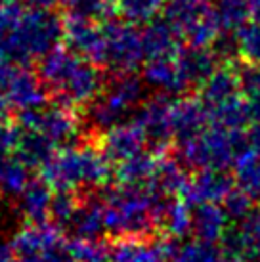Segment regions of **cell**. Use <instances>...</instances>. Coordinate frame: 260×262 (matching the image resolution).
<instances>
[{
  "mask_svg": "<svg viewBox=\"0 0 260 262\" xmlns=\"http://www.w3.org/2000/svg\"><path fill=\"white\" fill-rule=\"evenodd\" d=\"M166 195L151 186H124L107 188L100 193L105 230L115 237L123 235H151L159 228V212Z\"/></svg>",
  "mask_w": 260,
  "mask_h": 262,
  "instance_id": "6da1fadb",
  "label": "cell"
},
{
  "mask_svg": "<svg viewBox=\"0 0 260 262\" xmlns=\"http://www.w3.org/2000/svg\"><path fill=\"white\" fill-rule=\"evenodd\" d=\"M63 23L54 10H23L19 21L0 35V54L17 66H29L59 46Z\"/></svg>",
  "mask_w": 260,
  "mask_h": 262,
  "instance_id": "7a4b0ae2",
  "label": "cell"
},
{
  "mask_svg": "<svg viewBox=\"0 0 260 262\" xmlns=\"http://www.w3.org/2000/svg\"><path fill=\"white\" fill-rule=\"evenodd\" d=\"M111 161L96 146H65L42 168V178L54 189L100 188L109 180Z\"/></svg>",
  "mask_w": 260,
  "mask_h": 262,
  "instance_id": "3957f363",
  "label": "cell"
},
{
  "mask_svg": "<svg viewBox=\"0 0 260 262\" xmlns=\"http://www.w3.org/2000/svg\"><path fill=\"white\" fill-rule=\"evenodd\" d=\"M145 96L144 79L132 73H117L115 79L105 82L100 96L88 103L86 121L96 132H105L138 110Z\"/></svg>",
  "mask_w": 260,
  "mask_h": 262,
  "instance_id": "277c9868",
  "label": "cell"
},
{
  "mask_svg": "<svg viewBox=\"0 0 260 262\" xmlns=\"http://www.w3.org/2000/svg\"><path fill=\"white\" fill-rule=\"evenodd\" d=\"M245 147V138L237 130H228L210 124L197 136L180 142L178 159L191 168H228L233 167L237 153Z\"/></svg>",
  "mask_w": 260,
  "mask_h": 262,
  "instance_id": "5b68a950",
  "label": "cell"
},
{
  "mask_svg": "<svg viewBox=\"0 0 260 262\" xmlns=\"http://www.w3.org/2000/svg\"><path fill=\"white\" fill-rule=\"evenodd\" d=\"M145 59L142 33L126 21L105 19L101 23V44L94 63L107 67L113 73H134Z\"/></svg>",
  "mask_w": 260,
  "mask_h": 262,
  "instance_id": "8992f818",
  "label": "cell"
},
{
  "mask_svg": "<svg viewBox=\"0 0 260 262\" xmlns=\"http://www.w3.org/2000/svg\"><path fill=\"white\" fill-rule=\"evenodd\" d=\"M165 17L193 46H212L222 33L214 21L210 2L205 0H170L165 6Z\"/></svg>",
  "mask_w": 260,
  "mask_h": 262,
  "instance_id": "52a82bcc",
  "label": "cell"
},
{
  "mask_svg": "<svg viewBox=\"0 0 260 262\" xmlns=\"http://www.w3.org/2000/svg\"><path fill=\"white\" fill-rule=\"evenodd\" d=\"M17 124L21 130H38L52 138L56 144H63L77 138L80 132V121L71 105L58 102L50 107L19 111Z\"/></svg>",
  "mask_w": 260,
  "mask_h": 262,
  "instance_id": "ba28073f",
  "label": "cell"
},
{
  "mask_svg": "<svg viewBox=\"0 0 260 262\" xmlns=\"http://www.w3.org/2000/svg\"><path fill=\"white\" fill-rule=\"evenodd\" d=\"M172 105L174 98L165 92H157L155 96L142 102L136 113V123L144 130L147 144L155 151H165L172 144Z\"/></svg>",
  "mask_w": 260,
  "mask_h": 262,
  "instance_id": "9c48e42d",
  "label": "cell"
},
{
  "mask_svg": "<svg viewBox=\"0 0 260 262\" xmlns=\"http://www.w3.org/2000/svg\"><path fill=\"white\" fill-rule=\"evenodd\" d=\"M105 86V79L98 63L80 56L65 80L54 92L56 100L65 105H88Z\"/></svg>",
  "mask_w": 260,
  "mask_h": 262,
  "instance_id": "30bf717a",
  "label": "cell"
},
{
  "mask_svg": "<svg viewBox=\"0 0 260 262\" xmlns=\"http://www.w3.org/2000/svg\"><path fill=\"white\" fill-rule=\"evenodd\" d=\"M17 262H44L52 247L63 241L59 226L54 222H29L12 237Z\"/></svg>",
  "mask_w": 260,
  "mask_h": 262,
  "instance_id": "8fae6325",
  "label": "cell"
},
{
  "mask_svg": "<svg viewBox=\"0 0 260 262\" xmlns=\"http://www.w3.org/2000/svg\"><path fill=\"white\" fill-rule=\"evenodd\" d=\"M172 237L157 239L151 235H123L111 245V262H166L172 258Z\"/></svg>",
  "mask_w": 260,
  "mask_h": 262,
  "instance_id": "7c38bea8",
  "label": "cell"
},
{
  "mask_svg": "<svg viewBox=\"0 0 260 262\" xmlns=\"http://www.w3.org/2000/svg\"><path fill=\"white\" fill-rule=\"evenodd\" d=\"M233 188L235 180L226 172V168H197V172L189 176L180 197L191 207L201 203H222Z\"/></svg>",
  "mask_w": 260,
  "mask_h": 262,
  "instance_id": "4fadbf2b",
  "label": "cell"
},
{
  "mask_svg": "<svg viewBox=\"0 0 260 262\" xmlns=\"http://www.w3.org/2000/svg\"><path fill=\"white\" fill-rule=\"evenodd\" d=\"M2 90L12 107L17 111L38 110L48 102V88L44 86L38 73H33L27 66H15L2 84Z\"/></svg>",
  "mask_w": 260,
  "mask_h": 262,
  "instance_id": "5bb4252c",
  "label": "cell"
},
{
  "mask_svg": "<svg viewBox=\"0 0 260 262\" xmlns=\"http://www.w3.org/2000/svg\"><path fill=\"white\" fill-rule=\"evenodd\" d=\"M145 146H147V140H145V134L140 128V124L136 121L134 123L123 121V123L107 128L105 132H101L98 147L111 163H121V161H126L140 151H144Z\"/></svg>",
  "mask_w": 260,
  "mask_h": 262,
  "instance_id": "9a60e30c",
  "label": "cell"
},
{
  "mask_svg": "<svg viewBox=\"0 0 260 262\" xmlns=\"http://www.w3.org/2000/svg\"><path fill=\"white\" fill-rule=\"evenodd\" d=\"M207 123H210L209 110L201 98H191V96L174 98L172 130L174 140L178 144L197 136L199 132L207 128Z\"/></svg>",
  "mask_w": 260,
  "mask_h": 262,
  "instance_id": "2e32d148",
  "label": "cell"
},
{
  "mask_svg": "<svg viewBox=\"0 0 260 262\" xmlns=\"http://www.w3.org/2000/svg\"><path fill=\"white\" fill-rule=\"evenodd\" d=\"M142 77H144V82L147 86L170 96H182L191 88L176 56L174 58L147 59Z\"/></svg>",
  "mask_w": 260,
  "mask_h": 262,
  "instance_id": "e0dca14e",
  "label": "cell"
},
{
  "mask_svg": "<svg viewBox=\"0 0 260 262\" xmlns=\"http://www.w3.org/2000/svg\"><path fill=\"white\" fill-rule=\"evenodd\" d=\"M180 40V33L166 17L147 23L144 33H142L145 59L174 58L182 50Z\"/></svg>",
  "mask_w": 260,
  "mask_h": 262,
  "instance_id": "ac0fdd59",
  "label": "cell"
},
{
  "mask_svg": "<svg viewBox=\"0 0 260 262\" xmlns=\"http://www.w3.org/2000/svg\"><path fill=\"white\" fill-rule=\"evenodd\" d=\"M176 59H178V63H180L182 71L186 75L188 82L191 84V88L201 86L203 82L220 67L218 66L220 56L210 46H193V44H189L188 48H182L176 54Z\"/></svg>",
  "mask_w": 260,
  "mask_h": 262,
  "instance_id": "d6986e66",
  "label": "cell"
},
{
  "mask_svg": "<svg viewBox=\"0 0 260 262\" xmlns=\"http://www.w3.org/2000/svg\"><path fill=\"white\" fill-rule=\"evenodd\" d=\"M52 186L42 176L40 178H29L27 186L17 195V211L27 222H46L50 216L52 205Z\"/></svg>",
  "mask_w": 260,
  "mask_h": 262,
  "instance_id": "ffe728a7",
  "label": "cell"
},
{
  "mask_svg": "<svg viewBox=\"0 0 260 262\" xmlns=\"http://www.w3.org/2000/svg\"><path fill=\"white\" fill-rule=\"evenodd\" d=\"M63 38L73 52L94 61L101 44V25H96V21H86V19L65 17Z\"/></svg>",
  "mask_w": 260,
  "mask_h": 262,
  "instance_id": "44dd1931",
  "label": "cell"
},
{
  "mask_svg": "<svg viewBox=\"0 0 260 262\" xmlns=\"http://www.w3.org/2000/svg\"><path fill=\"white\" fill-rule=\"evenodd\" d=\"M56 151H58V144L46 134L38 130H21L17 147H15V157L27 168L40 170L54 157Z\"/></svg>",
  "mask_w": 260,
  "mask_h": 262,
  "instance_id": "7402d4cb",
  "label": "cell"
},
{
  "mask_svg": "<svg viewBox=\"0 0 260 262\" xmlns=\"http://www.w3.org/2000/svg\"><path fill=\"white\" fill-rule=\"evenodd\" d=\"M228 214L218 203H201L191 209V232L195 237L220 241L228 232Z\"/></svg>",
  "mask_w": 260,
  "mask_h": 262,
  "instance_id": "603a6c76",
  "label": "cell"
},
{
  "mask_svg": "<svg viewBox=\"0 0 260 262\" xmlns=\"http://www.w3.org/2000/svg\"><path fill=\"white\" fill-rule=\"evenodd\" d=\"M199 88H201V96L199 98H201L207 107H212L216 103L226 102V100H230L233 96L241 94L237 69L228 66H220Z\"/></svg>",
  "mask_w": 260,
  "mask_h": 262,
  "instance_id": "cb8c5ba5",
  "label": "cell"
},
{
  "mask_svg": "<svg viewBox=\"0 0 260 262\" xmlns=\"http://www.w3.org/2000/svg\"><path fill=\"white\" fill-rule=\"evenodd\" d=\"M207 110H209L210 124H216V126H222L228 130L243 132V128L253 121L249 102L245 100L243 94L233 96L230 100L216 103L212 107H207Z\"/></svg>",
  "mask_w": 260,
  "mask_h": 262,
  "instance_id": "d4e9b609",
  "label": "cell"
},
{
  "mask_svg": "<svg viewBox=\"0 0 260 262\" xmlns=\"http://www.w3.org/2000/svg\"><path fill=\"white\" fill-rule=\"evenodd\" d=\"M67 230L75 237H100L101 233L105 232V220H103L100 195L86 197L80 201L79 209L67 226Z\"/></svg>",
  "mask_w": 260,
  "mask_h": 262,
  "instance_id": "484cf974",
  "label": "cell"
},
{
  "mask_svg": "<svg viewBox=\"0 0 260 262\" xmlns=\"http://www.w3.org/2000/svg\"><path fill=\"white\" fill-rule=\"evenodd\" d=\"M157 165H159V157H155L153 153L140 151L130 159L117 163L115 178L117 182L124 186H149L155 176Z\"/></svg>",
  "mask_w": 260,
  "mask_h": 262,
  "instance_id": "4316f807",
  "label": "cell"
},
{
  "mask_svg": "<svg viewBox=\"0 0 260 262\" xmlns=\"http://www.w3.org/2000/svg\"><path fill=\"white\" fill-rule=\"evenodd\" d=\"M189 180V174L186 172V165L180 159L174 157H159V165L155 170V176L151 180V186L161 195H182Z\"/></svg>",
  "mask_w": 260,
  "mask_h": 262,
  "instance_id": "83f0119b",
  "label": "cell"
},
{
  "mask_svg": "<svg viewBox=\"0 0 260 262\" xmlns=\"http://www.w3.org/2000/svg\"><path fill=\"white\" fill-rule=\"evenodd\" d=\"M159 228L166 237L180 239L191 232V205L184 199H165L159 212Z\"/></svg>",
  "mask_w": 260,
  "mask_h": 262,
  "instance_id": "f1b7e54d",
  "label": "cell"
},
{
  "mask_svg": "<svg viewBox=\"0 0 260 262\" xmlns=\"http://www.w3.org/2000/svg\"><path fill=\"white\" fill-rule=\"evenodd\" d=\"M233 180L249 195L260 197V155L249 144L233 161Z\"/></svg>",
  "mask_w": 260,
  "mask_h": 262,
  "instance_id": "f546056e",
  "label": "cell"
},
{
  "mask_svg": "<svg viewBox=\"0 0 260 262\" xmlns=\"http://www.w3.org/2000/svg\"><path fill=\"white\" fill-rule=\"evenodd\" d=\"M226 251L222 245H218L216 241L201 239V237H193V239H186L182 243H174V262H224Z\"/></svg>",
  "mask_w": 260,
  "mask_h": 262,
  "instance_id": "4dcf8cb0",
  "label": "cell"
},
{
  "mask_svg": "<svg viewBox=\"0 0 260 262\" xmlns=\"http://www.w3.org/2000/svg\"><path fill=\"white\" fill-rule=\"evenodd\" d=\"M210 10L222 33H235L251 15L249 0H212Z\"/></svg>",
  "mask_w": 260,
  "mask_h": 262,
  "instance_id": "1f68e13d",
  "label": "cell"
},
{
  "mask_svg": "<svg viewBox=\"0 0 260 262\" xmlns=\"http://www.w3.org/2000/svg\"><path fill=\"white\" fill-rule=\"evenodd\" d=\"M166 0H117V12L130 25H147L165 12Z\"/></svg>",
  "mask_w": 260,
  "mask_h": 262,
  "instance_id": "d6a6232c",
  "label": "cell"
},
{
  "mask_svg": "<svg viewBox=\"0 0 260 262\" xmlns=\"http://www.w3.org/2000/svg\"><path fill=\"white\" fill-rule=\"evenodd\" d=\"M61 6L65 17L86 19V21H105L117 10V0H63Z\"/></svg>",
  "mask_w": 260,
  "mask_h": 262,
  "instance_id": "836d02e7",
  "label": "cell"
},
{
  "mask_svg": "<svg viewBox=\"0 0 260 262\" xmlns=\"http://www.w3.org/2000/svg\"><path fill=\"white\" fill-rule=\"evenodd\" d=\"M29 170L17 157L2 155L0 157V193L17 197L29 182Z\"/></svg>",
  "mask_w": 260,
  "mask_h": 262,
  "instance_id": "e575fe53",
  "label": "cell"
},
{
  "mask_svg": "<svg viewBox=\"0 0 260 262\" xmlns=\"http://www.w3.org/2000/svg\"><path fill=\"white\" fill-rule=\"evenodd\" d=\"M69 249L75 262H111V245L100 237H75Z\"/></svg>",
  "mask_w": 260,
  "mask_h": 262,
  "instance_id": "d590c367",
  "label": "cell"
},
{
  "mask_svg": "<svg viewBox=\"0 0 260 262\" xmlns=\"http://www.w3.org/2000/svg\"><path fill=\"white\" fill-rule=\"evenodd\" d=\"M237 54L243 61L260 63V23H245L233 33Z\"/></svg>",
  "mask_w": 260,
  "mask_h": 262,
  "instance_id": "8d00e7d4",
  "label": "cell"
},
{
  "mask_svg": "<svg viewBox=\"0 0 260 262\" xmlns=\"http://www.w3.org/2000/svg\"><path fill=\"white\" fill-rule=\"evenodd\" d=\"M80 199L69 189H58L54 197H52L50 205V219L52 222L59 228H67L69 222L73 220L75 212L79 209Z\"/></svg>",
  "mask_w": 260,
  "mask_h": 262,
  "instance_id": "74e56055",
  "label": "cell"
},
{
  "mask_svg": "<svg viewBox=\"0 0 260 262\" xmlns=\"http://www.w3.org/2000/svg\"><path fill=\"white\" fill-rule=\"evenodd\" d=\"M226 214L230 220L243 222L253 214V195H249L241 188H233L222 201Z\"/></svg>",
  "mask_w": 260,
  "mask_h": 262,
  "instance_id": "f35d334b",
  "label": "cell"
},
{
  "mask_svg": "<svg viewBox=\"0 0 260 262\" xmlns=\"http://www.w3.org/2000/svg\"><path fill=\"white\" fill-rule=\"evenodd\" d=\"M239 88L245 96L247 102L260 100V63L256 61H245L237 67Z\"/></svg>",
  "mask_w": 260,
  "mask_h": 262,
  "instance_id": "ab89813d",
  "label": "cell"
},
{
  "mask_svg": "<svg viewBox=\"0 0 260 262\" xmlns=\"http://www.w3.org/2000/svg\"><path fill=\"white\" fill-rule=\"evenodd\" d=\"M19 134H21V128H19V126H14V124H10V123L0 124V157H2V155H10L12 151H15Z\"/></svg>",
  "mask_w": 260,
  "mask_h": 262,
  "instance_id": "60d3db41",
  "label": "cell"
},
{
  "mask_svg": "<svg viewBox=\"0 0 260 262\" xmlns=\"http://www.w3.org/2000/svg\"><path fill=\"white\" fill-rule=\"evenodd\" d=\"M241 224L245 226L247 230L253 233L254 237H256V241L260 243V212H253V214L247 220H243Z\"/></svg>",
  "mask_w": 260,
  "mask_h": 262,
  "instance_id": "b9f144b4",
  "label": "cell"
},
{
  "mask_svg": "<svg viewBox=\"0 0 260 262\" xmlns=\"http://www.w3.org/2000/svg\"><path fill=\"white\" fill-rule=\"evenodd\" d=\"M0 262H17L15 251L12 247V241L0 239Z\"/></svg>",
  "mask_w": 260,
  "mask_h": 262,
  "instance_id": "7bdbcfd3",
  "label": "cell"
},
{
  "mask_svg": "<svg viewBox=\"0 0 260 262\" xmlns=\"http://www.w3.org/2000/svg\"><path fill=\"white\" fill-rule=\"evenodd\" d=\"M29 8H35V10H54L58 8L63 0H23Z\"/></svg>",
  "mask_w": 260,
  "mask_h": 262,
  "instance_id": "ee69618b",
  "label": "cell"
},
{
  "mask_svg": "<svg viewBox=\"0 0 260 262\" xmlns=\"http://www.w3.org/2000/svg\"><path fill=\"white\" fill-rule=\"evenodd\" d=\"M10 111H12V103L8 102L4 90L0 88V124L8 123V119H10Z\"/></svg>",
  "mask_w": 260,
  "mask_h": 262,
  "instance_id": "f6af8a7d",
  "label": "cell"
},
{
  "mask_svg": "<svg viewBox=\"0 0 260 262\" xmlns=\"http://www.w3.org/2000/svg\"><path fill=\"white\" fill-rule=\"evenodd\" d=\"M247 144L253 147L254 151L260 155V123H256L249 132V138H247Z\"/></svg>",
  "mask_w": 260,
  "mask_h": 262,
  "instance_id": "bcb514c9",
  "label": "cell"
},
{
  "mask_svg": "<svg viewBox=\"0 0 260 262\" xmlns=\"http://www.w3.org/2000/svg\"><path fill=\"white\" fill-rule=\"evenodd\" d=\"M249 8H251V15L256 23H260V0H249Z\"/></svg>",
  "mask_w": 260,
  "mask_h": 262,
  "instance_id": "7dc6e473",
  "label": "cell"
},
{
  "mask_svg": "<svg viewBox=\"0 0 260 262\" xmlns=\"http://www.w3.org/2000/svg\"><path fill=\"white\" fill-rule=\"evenodd\" d=\"M224 262H247L245 258H239V256H226Z\"/></svg>",
  "mask_w": 260,
  "mask_h": 262,
  "instance_id": "c3c4849f",
  "label": "cell"
},
{
  "mask_svg": "<svg viewBox=\"0 0 260 262\" xmlns=\"http://www.w3.org/2000/svg\"><path fill=\"white\" fill-rule=\"evenodd\" d=\"M12 2H15V0H0V8L6 6V4H12Z\"/></svg>",
  "mask_w": 260,
  "mask_h": 262,
  "instance_id": "681fc988",
  "label": "cell"
}]
</instances>
